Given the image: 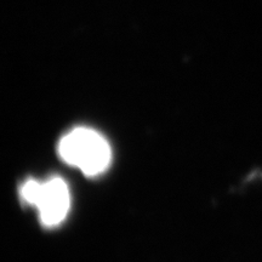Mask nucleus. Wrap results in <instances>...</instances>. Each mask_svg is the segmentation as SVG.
Wrapping results in <instances>:
<instances>
[{
    "label": "nucleus",
    "mask_w": 262,
    "mask_h": 262,
    "mask_svg": "<svg viewBox=\"0 0 262 262\" xmlns=\"http://www.w3.org/2000/svg\"><path fill=\"white\" fill-rule=\"evenodd\" d=\"M58 155L66 163L77 166L86 176H96L108 168L112 158L107 140L97 131L77 127L62 137Z\"/></svg>",
    "instance_id": "obj_1"
},
{
    "label": "nucleus",
    "mask_w": 262,
    "mask_h": 262,
    "mask_svg": "<svg viewBox=\"0 0 262 262\" xmlns=\"http://www.w3.org/2000/svg\"><path fill=\"white\" fill-rule=\"evenodd\" d=\"M35 206L45 226L52 227L61 224L70 209V192L63 180L54 178L41 183L40 194Z\"/></svg>",
    "instance_id": "obj_2"
},
{
    "label": "nucleus",
    "mask_w": 262,
    "mask_h": 262,
    "mask_svg": "<svg viewBox=\"0 0 262 262\" xmlns=\"http://www.w3.org/2000/svg\"><path fill=\"white\" fill-rule=\"evenodd\" d=\"M40 189H41L40 182L34 181V180H28V181L22 186L21 195L26 202L29 203V204L35 205V203H37L39 198V194H40Z\"/></svg>",
    "instance_id": "obj_3"
}]
</instances>
